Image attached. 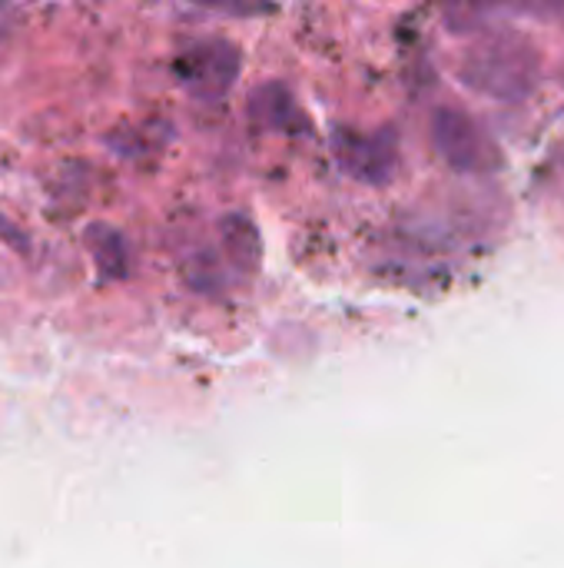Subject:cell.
I'll list each match as a JSON object with an SVG mask.
<instances>
[{"mask_svg":"<svg viewBox=\"0 0 564 568\" xmlns=\"http://www.w3.org/2000/svg\"><path fill=\"white\" fill-rule=\"evenodd\" d=\"M459 80L479 97L519 103L532 97L542 80V50L512 30L489 33L462 53Z\"/></svg>","mask_w":564,"mask_h":568,"instance_id":"1","label":"cell"},{"mask_svg":"<svg viewBox=\"0 0 564 568\" xmlns=\"http://www.w3.org/2000/svg\"><path fill=\"white\" fill-rule=\"evenodd\" d=\"M432 143L455 173H492L502 166L495 140L462 106H439L432 113Z\"/></svg>","mask_w":564,"mask_h":568,"instance_id":"2","label":"cell"},{"mask_svg":"<svg viewBox=\"0 0 564 568\" xmlns=\"http://www.w3.org/2000/svg\"><path fill=\"white\" fill-rule=\"evenodd\" d=\"M180 83L186 87L189 97L203 100V103H216L223 100L233 83L243 73V50L223 37H206L193 47L183 50L180 63H176Z\"/></svg>","mask_w":564,"mask_h":568,"instance_id":"3","label":"cell"},{"mask_svg":"<svg viewBox=\"0 0 564 568\" xmlns=\"http://www.w3.org/2000/svg\"><path fill=\"white\" fill-rule=\"evenodd\" d=\"M332 156L339 170L366 186H386L399 170V140L392 126L382 130H336Z\"/></svg>","mask_w":564,"mask_h":568,"instance_id":"4","label":"cell"},{"mask_svg":"<svg viewBox=\"0 0 564 568\" xmlns=\"http://www.w3.org/2000/svg\"><path fill=\"white\" fill-rule=\"evenodd\" d=\"M249 116L266 130H293L299 120V106L286 83L266 80L249 93Z\"/></svg>","mask_w":564,"mask_h":568,"instance_id":"5","label":"cell"},{"mask_svg":"<svg viewBox=\"0 0 564 568\" xmlns=\"http://www.w3.org/2000/svg\"><path fill=\"white\" fill-rule=\"evenodd\" d=\"M219 236H223V250L233 260L236 270L256 273L263 263V240L256 223L246 213H226L219 220Z\"/></svg>","mask_w":564,"mask_h":568,"instance_id":"6","label":"cell"},{"mask_svg":"<svg viewBox=\"0 0 564 568\" xmlns=\"http://www.w3.org/2000/svg\"><path fill=\"white\" fill-rule=\"evenodd\" d=\"M86 243H90L96 270L106 280H123L130 273V246L120 230H113L110 223H93L86 230Z\"/></svg>","mask_w":564,"mask_h":568,"instance_id":"7","label":"cell"},{"mask_svg":"<svg viewBox=\"0 0 564 568\" xmlns=\"http://www.w3.org/2000/svg\"><path fill=\"white\" fill-rule=\"evenodd\" d=\"M515 13H529V17H564V0H495Z\"/></svg>","mask_w":564,"mask_h":568,"instance_id":"8","label":"cell"},{"mask_svg":"<svg viewBox=\"0 0 564 568\" xmlns=\"http://www.w3.org/2000/svg\"><path fill=\"white\" fill-rule=\"evenodd\" d=\"M0 236H7V243H13V246H20V250H27V236H23L20 230H13L3 216H0Z\"/></svg>","mask_w":564,"mask_h":568,"instance_id":"9","label":"cell"},{"mask_svg":"<svg viewBox=\"0 0 564 568\" xmlns=\"http://www.w3.org/2000/svg\"><path fill=\"white\" fill-rule=\"evenodd\" d=\"M189 3H199V7H223L226 0H189Z\"/></svg>","mask_w":564,"mask_h":568,"instance_id":"10","label":"cell"},{"mask_svg":"<svg viewBox=\"0 0 564 568\" xmlns=\"http://www.w3.org/2000/svg\"><path fill=\"white\" fill-rule=\"evenodd\" d=\"M558 163H564V150H562V160H558Z\"/></svg>","mask_w":564,"mask_h":568,"instance_id":"11","label":"cell"}]
</instances>
